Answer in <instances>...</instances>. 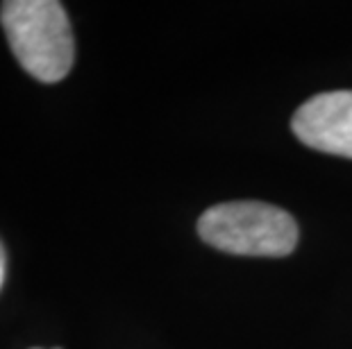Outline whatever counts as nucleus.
I'll use <instances>...</instances> for the list:
<instances>
[{"label": "nucleus", "mask_w": 352, "mask_h": 349, "mask_svg": "<svg viewBox=\"0 0 352 349\" xmlns=\"http://www.w3.org/2000/svg\"><path fill=\"white\" fill-rule=\"evenodd\" d=\"M3 29L19 64L34 80L59 82L76 59L71 21L55 0H7L0 10Z\"/></svg>", "instance_id": "nucleus-1"}, {"label": "nucleus", "mask_w": 352, "mask_h": 349, "mask_svg": "<svg viewBox=\"0 0 352 349\" xmlns=\"http://www.w3.org/2000/svg\"><path fill=\"white\" fill-rule=\"evenodd\" d=\"M198 234L212 248L239 256H287L298 245L294 215L266 202H226L207 209Z\"/></svg>", "instance_id": "nucleus-2"}, {"label": "nucleus", "mask_w": 352, "mask_h": 349, "mask_svg": "<svg viewBox=\"0 0 352 349\" xmlns=\"http://www.w3.org/2000/svg\"><path fill=\"white\" fill-rule=\"evenodd\" d=\"M291 130L314 150L352 159V91L314 95L298 107Z\"/></svg>", "instance_id": "nucleus-3"}, {"label": "nucleus", "mask_w": 352, "mask_h": 349, "mask_svg": "<svg viewBox=\"0 0 352 349\" xmlns=\"http://www.w3.org/2000/svg\"><path fill=\"white\" fill-rule=\"evenodd\" d=\"M5 272H7V256H5V248L0 243V288L5 284Z\"/></svg>", "instance_id": "nucleus-4"}]
</instances>
